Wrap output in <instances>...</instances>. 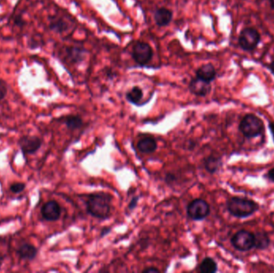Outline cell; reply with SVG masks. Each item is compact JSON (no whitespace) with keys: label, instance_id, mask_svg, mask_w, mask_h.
Masks as SVG:
<instances>
[{"label":"cell","instance_id":"6","mask_svg":"<svg viewBox=\"0 0 274 273\" xmlns=\"http://www.w3.org/2000/svg\"><path fill=\"white\" fill-rule=\"evenodd\" d=\"M132 56L136 64L141 66L146 65L153 59V47L146 42H136L132 47Z\"/></svg>","mask_w":274,"mask_h":273},{"label":"cell","instance_id":"29","mask_svg":"<svg viewBox=\"0 0 274 273\" xmlns=\"http://www.w3.org/2000/svg\"><path fill=\"white\" fill-rule=\"evenodd\" d=\"M269 68H270V70L272 72L273 74H274V60L270 64Z\"/></svg>","mask_w":274,"mask_h":273},{"label":"cell","instance_id":"9","mask_svg":"<svg viewBox=\"0 0 274 273\" xmlns=\"http://www.w3.org/2000/svg\"><path fill=\"white\" fill-rule=\"evenodd\" d=\"M62 213V208L60 203L56 200L46 202L41 207V215L47 221L54 222L60 219Z\"/></svg>","mask_w":274,"mask_h":273},{"label":"cell","instance_id":"28","mask_svg":"<svg viewBox=\"0 0 274 273\" xmlns=\"http://www.w3.org/2000/svg\"><path fill=\"white\" fill-rule=\"evenodd\" d=\"M5 257L2 253H0V269L2 267V264L4 262Z\"/></svg>","mask_w":274,"mask_h":273},{"label":"cell","instance_id":"15","mask_svg":"<svg viewBox=\"0 0 274 273\" xmlns=\"http://www.w3.org/2000/svg\"><path fill=\"white\" fill-rule=\"evenodd\" d=\"M86 50L81 47L72 46V47H67L66 56L72 64H79L85 59Z\"/></svg>","mask_w":274,"mask_h":273},{"label":"cell","instance_id":"26","mask_svg":"<svg viewBox=\"0 0 274 273\" xmlns=\"http://www.w3.org/2000/svg\"><path fill=\"white\" fill-rule=\"evenodd\" d=\"M142 273H160V270L157 268L151 267L148 268L143 270Z\"/></svg>","mask_w":274,"mask_h":273},{"label":"cell","instance_id":"17","mask_svg":"<svg viewBox=\"0 0 274 273\" xmlns=\"http://www.w3.org/2000/svg\"><path fill=\"white\" fill-rule=\"evenodd\" d=\"M254 248L258 250H266L270 245V239L269 235L264 231H259L254 233Z\"/></svg>","mask_w":274,"mask_h":273},{"label":"cell","instance_id":"10","mask_svg":"<svg viewBox=\"0 0 274 273\" xmlns=\"http://www.w3.org/2000/svg\"><path fill=\"white\" fill-rule=\"evenodd\" d=\"M212 89L210 83H207L205 81L194 77L190 81L188 85V90L192 94H195L196 96L204 97L209 94Z\"/></svg>","mask_w":274,"mask_h":273},{"label":"cell","instance_id":"11","mask_svg":"<svg viewBox=\"0 0 274 273\" xmlns=\"http://www.w3.org/2000/svg\"><path fill=\"white\" fill-rule=\"evenodd\" d=\"M155 23L158 27H166L170 24L173 18V13L170 9L160 7L157 9L153 14Z\"/></svg>","mask_w":274,"mask_h":273},{"label":"cell","instance_id":"3","mask_svg":"<svg viewBox=\"0 0 274 273\" xmlns=\"http://www.w3.org/2000/svg\"><path fill=\"white\" fill-rule=\"evenodd\" d=\"M239 130L245 138L254 139L264 134V122L254 114H247L241 119Z\"/></svg>","mask_w":274,"mask_h":273},{"label":"cell","instance_id":"5","mask_svg":"<svg viewBox=\"0 0 274 273\" xmlns=\"http://www.w3.org/2000/svg\"><path fill=\"white\" fill-rule=\"evenodd\" d=\"M231 244L234 249L240 252H248L254 249L255 240L254 232L247 230H240L231 238Z\"/></svg>","mask_w":274,"mask_h":273},{"label":"cell","instance_id":"2","mask_svg":"<svg viewBox=\"0 0 274 273\" xmlns=\"http://www.w3.org/2000/svg\"><path fill=\"white\" fill-rule=\"evenodd\" d=\"M226 207L230 215L239 219L250 217L260 208L259 204L253 199L238 196L228 199Z\"/></svg>","mask_w":274,"mask_h":273},{"label":"cell","instance_id":"25","mask_svg":"<svg viewBox=\"0 0 274 273\" xmlns=\"http://www.w3.org/2000/svg\"><path fill=\"white\" fill-rule=\"evenodd\" d=\"M139 197L132 198V200L130 202L129 205H128V208L130 210L134 209L135 207L137 206V203H138Z\"/></svg>","mask_w":274,"mask_h":273},{"label":"cell","instance_id":"16","mask_svg":"<svg viewBox=\"0 0 274 273\" xmlns=\"http://www.w3.org/2000/svg\"><path fill=\"white\" fill-rule=\"evenodd\" d=\"M157 143L153 137H144L137 143V149L142 153L149 154L157 150Z\"/></svg>","mask_w":274,"mask_h":273},{"label":"cell","instance_id":"20","mask_svg":"<svg viewBox=\"0 0 274 273\" xmlns=\"http://www.w3.org/2000/svg\"><path fill=\"white\" fill-rule=\"evenodd\" d=\"M199 269L202 273H215L218 270V266L214 259L205 257L199 265Z\"/></svg>","mask_w":274,"mask_h":273},{"label":"cell","instance_id":"30","mask_svg":"<svg viewBox=\"0 0 274 273\" xmlns=\"http://www.w3.org/2000/svg\"><path fill=\"white\" fill-rule=\"evenodd\" d=\"M270 5L272 6V8L274 9V0H270Z\"/></svg>","mask_w":274,"mask_h":273},{"label":"cell","instance_id":"4","mask_svg":"<svg viewBox=\"0 0 274 273\" xmlns=\"http://www.w3.org/2000/svg\"><path fill=\"white\" fill-rule=\"evenodd\" d=\"M210 214V206L204 199L192 200L187 207V215L191 220L200 221L208 217Z\"/></svg>","mask_w":274,"mask_h":273},{"label":"cell","instance_id":"14","mask_svg":"<svg viewBox=\"0 0 274 273\" xmlns=\"http://www.w3.org/2000/svg\"><path fill=\"white\" fill-rule=\"evenodd\" d=\"M196 77L211 84L216 79V69L212 64H204L196 71Z\"/></svg>","mask_w":274,"mask_h":273},{"label":"cell","instance_id":"13","mask_svg":"<svg viewBox=\"0 0 274 273\" xmlns=\"http://www.w3.org/2000/svg\"><path fill=\"white\" fill-rule=\"evenodd\" d=\"M16 253L19 258L25 261H33L37 257L38 249L30 243H23L16 249Z\"/></svg>","mask_w":274,"mask_h":273},{"label":"cell","instance_id":"18","mask_svg":"<svg viewBox=\"0 0 274 273\" xmlns=\"http://www.w3.org/2000/svg\"><path fill=\"white\" fill-rule=\"evenodd\" d=\"M61 121L67 126L68 129L77 130L83 126V119L79 115H69L64 116Z\"/></svg>","mask_w":274,"mask_h":273},{"label":"cell","instance_id":"19","mask_svg":"<svg viewBox=\"0 0 274 273\" xmlns=\"http://www.w3.org/2000/svg\"><path fill=\"white\" fill-rule=\"evenodd\" d=\"M126 99L132 104L139 105L143 98V90L140 87L135 86L126 93Z\"/></svg>","mask_w":274,"mask_h":273},{"label":"cell","instance_id":"8","mask_svg":"<svg viewBox=\"0 0 274 273\" xmlns=\"http://www.w3.org/2000/svg\"><path fill=\"white\" fill-rule=\"evenodd\" d=\"M42 144L41 139L36 136H23L18 141L19 148L25 156L36 153L41 148Z\"/></svg>","mask_w":274,"mask_h":273},{"label":"cell","instance_id":"24","mask_svg":"<svg viewBox=\"0 0 274 273\" xmlns=\"http://www.w3.org/2000/svg\"><path fill=\"white\" fill-rule=\"evenodd\" d=\"M265 177L267 178V179L269 180V181H270V182H272V183H274V168H273V169H270V170L268 171V173H266V176Z\"/></svg>","mask_w":274,"mask_h":273},{"label":"cell","instance_id":"7","mask_svg":"<svg viewBox=\"0 0 274 273\" xmlns=\"http://www.w3.org/2000/svg\"><path fill=\"white\" fill-rule=\"evenodd\" d=\"M261 40V35L256 29L248 27L241 31L238 43L245 52H252L257 48Z\"/></svg>","mask_w":274,"mask_h":273},{"label":"cell","instance_id":"1","mask_svg":"<svg viewBox=\"0 0 274 273\" xmlns=\"http://www.w3.org/2000/svg\"><path fill=\"white\" fill-rule=\"evenodd\" d=\"M111 199L112 197L108 194H92L87 200V212L93 217L105 220L111 214Z\"/></svg>","mask_w":274,"mask_h":273},{"label":"cell","instance_id":"27","mask_svg":"<svg viewBox=\"0 0 274 273\" xmlns=\"http://www.w3.org/2000/svg\"><path fill=\"white\" fill-rule=\"evenodd\" d=\"M269 129H270V132H271V135H272L274 141V121H271L269 123Z\"/></svg>","mask_w":274,"mask_h":273},{"label":"cell","instance_id":"22","mask_svg":"<svg viewBox=\"0 0 274 273\" xmlns=\"http://www.w3.org/2000/svg\"><path fill=\"white\" fill-rule=\"evenodd\" d=\"M26 188L24 183H14L10 186V191L14 194L21 193Z\"/></svg>","mask_w":274,"mask_h":273},{"label":"cell","instance_id":"23","mask_svg":"<svg viewBox=\"0 0 274 273\" xmlns=\"http://www.w3.org/2000/svg\"><path fill=\"white\" fill-rule=\"evenodd\" d=\"M7 94V87L6 83L0 79V101L2 100Z\"/></svg>","mask_w":274,"mask_h":273},{"label":"cell","instance_id":"21","mask_svg":"<svg viewBox=\"0 0 274 273\" xmlns=\"http://www.w3.org/2000/svg\"><path fill=\"white\" fill-rule=\"evenodd\" d=\"M221 166V160L220 157L214 156H208L206 160H204V168L208 173L213 174L216 173Z\"/></svg>","mask_w":274,"mask_h":273},{"label":"cell","instance_id":"12","mask_svg":"<svg viewBox=\"0 0 274 273\" xmlns=\"http://www.w3.org/2000/svg\"><path fill=\"white\" fill-rule=\"evenodd\" d=\"M72 20H67L64 17L53 16L50 20L49 27L57 33H64L72 28Z\"/></svg>","mask_w":274,"mask_h":273}]
</instances>
